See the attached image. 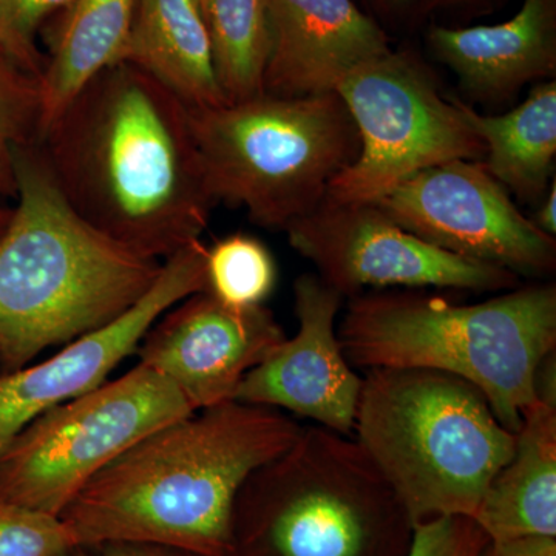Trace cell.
Returning <instances> with one entry per match:
<instances>
[{"label": "cell", "mask_w": 556, "mask_h": 556, "mask_svg": "<svg viewBox=\"0 0 556 556\" xmlns=\"http://www.w3.org/2000/svg\"><path fill=\"white\" fill-rule=\"evenodd\" d=\"M73 0H0V47L22 67L42 76L35 39L51 14L68 9Z\"/></svg>", "instance_id": "obj_25"}, {"label": "cell", "mask_w": 556, "mask_h": 556, "mask_svg": "<svg viewBox=\"0 0 556 556\" xmlns=\"http://www.w3.org/2000/svg\"><path fill=\"white\" fill-rule=\"evenodd\" d=\"M486 543L473 518H437L415 526L407 556H479Z\"/></svg>", "instance_id": "obj_26"}, {"label": "cell", "mask_w": 556, "mask_h": 556, "mask_svg": "<svg viewBox=\"0 0 556 556\" xmlns=\"http://www.w3.org/2000/svg\"><path fill=\"white\" fill-rule=\"evenodd\" d=\"M273 43L263 93H336L365 62L391 50L386 33L353 0H269Z\"/></svg>", "instance_id": "obj_15"}, {"label": "cell", "mask_w": 556, "mask_h": 556, "mask_svg": "<svg viewBox=\"0 0 556 556\" xmlns=\"http://www.w3.org/2000/svg\"><path fill=\"white\" fill-rule=\"evenodd\" d=\"M353 367L422 368L467 380L511 433L536 401L541 362L556 350V287L532 285L479 303L420 289L350 299L339 328Z\"/></svg>", "instance_id": "obj_4"}, {"label": "cell", "mask_w": 556, "mask_h": 556, "mask_svg": "<svg viewBox=\"0 0 556 556\" xmlns=\"http://www.w3.org/2000/svg\"><path fill=\"white\" fill-rule=\"evenodd\" d=\"M285 340L287 332L265 306L232 308L201 291L163 314L137 354L139 364L169 380L201 412L236 401L244 376Z\"/></svg>", "instance_id": "obj_13"}, {"label": "cell", "mask_w": 556, "mask_h": 556, "mask_svg": "<svg viewBox=\"0 0 556 556\" xmlns=\"http://www.w3.org/2000/svg\"><path fill=\"white\" fill-rule=\"evenodd\" d=\"M189 112L215 203L247 208L263 228L285 230L320 206L361 148L338 93H262Z\"/></svg>", "instance_id": "obj_7"}, {"label": "cell", "mask_w": 556, "mask_h": 556, "mask_svg": "<svg viewBox=\"0 0 556 556\" xmlns=\"http://www.w3.org/2000/svg\"><path fill=\"white\" fill-rule=\"evenodd\" d=\"M39 148L80 217L144 257L161 262L201 240L217 206L188 105L130 62L91 79Z\"/></svg>", "instance_id": "obj_1"}, {"label": "cell", "mask_w": 556, "mask_h": 556, "mask_svg": "<svg viewBox=\"0 0 556 556\" xmlns=\"http://www.w3.org/2000/svg\"><path fill=\"white\" fill-rule=\"evenodd\" d=\"M11 215V208L0 207V236H2L3 230H5L7 225H9V219Z\"/></svg>", "instance_id": "obj_31"}, {"label": "cell", "mask_w": 556, "mask_h": 556, "mask_svg": "<svg viewBox=\"0 0 556 556\" xmlns=\"http://www.w3.org/2000/svg\"><path fill=\"white\" fill-rule=\"evenodd\" d=\"M285 230L292 249L343 299L394 288L500 292L519 283L510 270L427 243L376 204L325 199Z\"/></svg>", "instance_id": "obj_10"}, {"label": "cell", "mask_w": 556, "mask_h": 556, "mask_svg": "<svg viewBox=\"0 0 556 556\" xmlns=\"http://www.w3.org/2000/svg\"><path fill=\"white\" fill-rule=\"evenodd\" d=\"M466 0H424V7L427 10L442 9V7L456 5V3H463Z\"/></svg>", "instance_id": "obj_30"}, {"label": "cell", "mask_w": 556, "mask_h": 556, "mask_svg": "<svg viewBox=\"0 0 556 556\" xmlns=\"http://www.w3.org/2000/svg\"><path fill=\"white\" fill-rule=\"evenodd\" d=\"M300 431L287 413L247 402L192 413L102 468L62 511V522L78 548L141 544L229 556L241 486Z\"/></svg>", "instance_id": "obj_2"}, {"label": "cell", "mask_w": 556, "mask_h": 556, "mask_svg": "<svg viewBox=\"0 0 556 556\" xmlns=\"http://www.w3.org/2000/svg\"><path fill=\"white\" fill-rule=\"evenodd\" d=\"M16 207L0 236V369L104 328L152 288L163 262L144 257L73 208L39 142L14 156Z\"/></svg>", "instance_id": "obj_3"}, {"label": "cell", "mask_w": 556, "mask_h": 556, "mask_svg": "<svg viewBox=\"0 0 556 556\" xmlns=\"http://www.w3.org/2000/svg\"><path fill=\"white\" fill-rule=\"evenodd\" d=\"M79 552V551H78Z\"/></svg>", "instance_id": "obj_34"}, {"label": "cell", "mask_w": 556, "mask_h": 556, "mask_svg": "<svg viewBox=\"0 0 556 556\" xmlns=\"http://www.w3.org/2000/svg\"><path fill=\"white\" fill-rule=\"evenodd\" d=\"M413 533L356 439L311 426L241 486L229 556H407Z\"/></svg>", "instance_id": "obj_6"}, {"label": "cell", "mask_w": 556, "mask_h": 556, "mask_svg": "<svg viewBox=\"0 0 556 556\" xmlns=\"http://www.w3.org/2000/svg\"><path fill=\"white\" fill-rule=\"evenodd\" d=\"M137 0H73L40 76L43 129L91 79L123 61ZM42 129V131H43Z\"/></svg>", "instance_id": "obj_20"}, {"label": "cell", "mask_w": 556, "mask_h": 556, "mask_svg": "<svg viewBox=\"0 0 556 556\" xmlns=\"http://www.w3.org/2000/svg\"><path fill=\"white\" fill-rule=\"evenodd\" d=\"M388 2H391V3H408L409 0H388Z\"/></svg>", "instance_id": "obj_33"}, {"label": "cell", "mask_w": 556, "mask_h": 556, "mask_svg": "<svg viewBox=\"0 0 556 556\" xmlns=\"http://www.w3.org/2000/svg\"><path fill=\"white\" fill-rule=\"evenodd\" d=\"M428 43L478 100H504L556 72V0H522L511 20L471 28L433 27Z\"/></svg>", "instance_id": "obj_16"}, {"label": "cell", "mask_w": 556, "mask_h": 556, "mask_svg": "<svg viewBox=\"0 0 556 556\" xmlns=\"http://www.w3.org/2000/svg\"><path fill=\"white\" fill-rule=\"evenodd\" d=\"M61 517L0 501V556H76Z\"/></svg>", "instance_id": "obj_24"}, {"label": "cell", "mask_w": 556, "mask_h": 556, "mask_svg": "<svg viewBox=\"0 0 556 556\" xmlns=\"http://www.w3.org/2000/svg\"><path fill=\"white\" fill-rule=\"evenodd\" d=\"M43 129L40 76L0 47V195L14 197V156L39 142Z\"/></svg>", "instance_id": "obj_23"}, {"label": "cell", "mask_w": 556, "mask_h": 556, "mask_svg": "<svg viewBox=\"0 0 556 556\" xmlns=\"http://www.w3.org/2000/svg\"><path fill=\"white\" fill-rule=\"evenodd\" d=\"M376 206L408 232L459 257L518 277L556 268L555 237L515 206L482 161L456 160L409 178Z\"/></svg>", "instance_id": "obj_11"}, {"label": "cell", "mask_w": 556, "mask_h": 556, "mask_svg": "<svg viewBox=\"0 0 556 556\" xmlns=\"http://www.w3.org/2000/svg\"><path fill=\"white\" fill-rule=\"evenodd\" d=\"M204 20L226 102L262 94L273 43L269 0H207Z\"/></svg>", "instance_id": "obj_21"}, {"label": "cell", "mask_w": 556, "mask_h": 556, "mask_svg": "<svg viewBox=\"0 0 556 556\" xmlns=\"http://www.w3.org/2000/svg\"><path fill=\"white\" fill-rule=\"evenodd\" d=\"M123 61L159 80L189 109L226 104L197 0H137Z\"/></svg>", "instance_id": "obj_18"}, {"label": "cell", "mask_w": 556, "mask_h": 556, "mask_svg": "<svg viewBox=\"0 0 556 556\" xmlns=\"http://www.w3.org/2000/svg\"><path fill=\"white\" fill-rule=\"evenodd\" d=\"M276 283V260L255 237L233 233L207 248L206 291L225 305L262 306Z\"/></svg>", "instance_id": "obj_22"}, {"label": "cell", "mask_w": 556, "mask_h": 556, "mask_svg": "<svg viewBox=\"0 0 556 556\" xmlns=\"http://www.w3.org/2000/svg\"><path fill=\"white\" fill-rule=\"evenodd\" d=\"M207 247L193 241L164 260L152 288L123 316L62 346L39 364L0 375V457L36 417L108 382L137 353L146 332L167 311L206 291Z\"/></svg>", "instance_id": "obj_12"}, {"label": "cell", "mask_w": 556, "mask_h": 556, "mask_svg": "<svg viewBox=\"0 0 556 556\" xmlns=\"http://www.w3.org/2000/svg\"><path fill=\"white\" fill-rule=\"evenodd\" d=\"M479 556H556V538L527 536L489 541Z\"/></svg>", "instance_id": "obj_27"}, {"label": "cell", "mask_w": 556, "mask_h": 556, "mask_svg": "<svg viewBox=\"0 0 556 556\" xmlns=\"http://www.w3.org/2000/svg\"><path fill=\"white\" fill-rule=\"evenodd\" d=\"M197 2H199L200 9L201 11H203L204 14V9H206L207 0H197Z\"/></svg>", "instance_id": "obj_32"}, {"label": "cell", "mask_w": 556, "mask_h": 556, "mask_svg": "<svg viewBox=\"0 0 556 556\" xmlns=\"http://www.w3.org/2000/svg\"><path fill=\"white\" fill-rule=\"evenodd\" d=\"M298 334L241 380L236 401L294 413L351 437L364 376L354 371L336 331L343 298L314 274L294 283Z\"/></svg>", "instance_id": "obj_14"}, {"label": "cell", "mask_w": 556, "mask_h": 556, "mask_svg": "<svg viewBox=\"0 0 556 556\" xmlns=\"http://www.w3.org/2000/svg\"><path fill=\"white\" fill-rule=\"evenodd\" d=\"M473 519L489 541L556 538V405L535 401L522 412L514 456Z\"/></svg>", "instance_id": "obj_17"}, {"label": "cell", "mask_w": 556, "mask_h": 556, "mask_svg": "<svg viewBox=\"0 0 556 556\" xmlns=\"http://www.w3.org/2000/svg\"><path fill=\"white\" fill-rule=\"evenodd\" d=\"M94 548H100V552L90 554L87 548H79L76 556H195L174 551V548L141 546V544H112V546Z\"/></svg>", "instance_id": "obj_28"}, {"label": "cell", "mask_w": 556, "mask_h": 556, "mask_svg": "<svg viewBox=\"0 0 556 556\" xmlns=\"http://www.w3.org/2000/svg\"><path fill=\"white\" fill-rule=\"evenodd\" d=\"M484 142L482 163L507 190L527 201L547 192L556 156V83L538 84L529 98L501 116L481 115L456 101Z\"/></svg>", "instance_id": "obj_19"}, {"label": "cell", "mask_w": 556, "mask_h": 556, "mask_svg": "<svg viewBox=\"0 0 556 556\" xmlns=\"http://www.w3.org/2000/svg\"><path fill=\"white\" fill-rule=\"evenodd\" d=\"M192 413L169 380L138 364L28 424L0 457V501L61 517L102 468Z\"/></svg>", "instance_id": "obj_8"}, {"label": "cell", "mask_w": 556, "mask_h": 556, "mask_svg": "<svg viewBox=\"0 0 556 556\" xmlns=\"http://www.w3.org/2000/svg\"><path fill=\"white\" fill-rule=\"evenodd\" d=\"M354 431L415 526L475 518L517 442L479 388L422 368L367 369Z\"/></svg>", "instance_id": "obj_5"}, {"label": "cell", "mask_w": 556, "mask_h": 556, "mask_svg": "<svg viewBox=\"0 0 556 556\" xmlns=\"http://www.w3.org/2000/svg\"><path fill=\"white\" fill-rule=\"evenodd\" d=\"M546 199L541 204L540 211H538L536 217L532 219L533 223L546 232L547 236H556V181H552V186H548Z\"/></svg>", "instance_id": "obj_29"}, {"label": "cell", "mask_w": 556, "mask_h": 556, "mask_svg": "<svg viewBox=\"0 0 556 556\" xmlns=\"http://www.w3.org/2000/svg\"><path fill=\"white\" fill-rule=\"evenodd\" d=\"M336 93L356 124L361 148L325 199L376 204L430 167L484 160V142L457 102L444 100L426 65L408 53L390 50L358 65Z\"/></svg>", "instance_id": "obj_9"}]
</instances>
